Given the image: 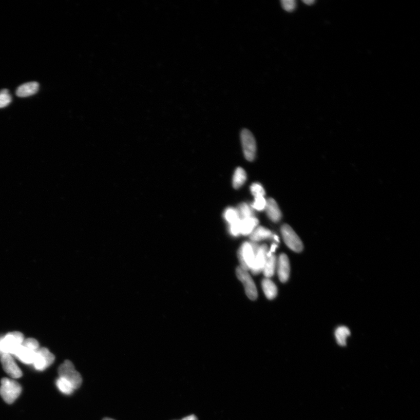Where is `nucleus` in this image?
Masks as SVG:
<instances>
[{
	"mask_svg": "<svg viewBox=\"0 0 420 420\" xmlns=\"http://www.w3.org/2000/svg\"><path fill=\"white\" fill-rule=\"evenodd\" d=\"M259 246L256 242L243 243L238 251V259L242 269L251 271Z\"/></svg>",
	"mask_w": 420,
	"mask_h": 420,
	"instance_id": "obj_1",
	"label": "nucleus"
},
{
	"mask_svg": "<svg viewBox=\"0 0 420 420\" xmlns=\"http://www.w3.org/2000/svg\"><path fill=\"white\" fill-rule=\"evenodd\" d=\"M22 392V387L14 380L4 378L1 380L0 395L8 404H12Z\"/></svg>",
	"mask_w": 420,
	"mask_h": 420,
	"instance_id": "obj_2",
	"label": "nucleus"
},
{
	"mask_svg": "<svg viewBox=\"0 0 420 420\" xmlns=\"http://www.w3.org/2000/svg\"><path fill=\"white\" fill-rule=\"evenodd\" d=\"M58 372L60 378L67 380L75 390L80 388L82 385V376L78 371H76L73 364L69 360H66L59 367Z\"/></svg>",
	"mask_w": 420,
	"mask_h": 420,
	"instance_id": "obj_3",
	"label": "nucleus"
},
{
	"mask_svg": "<svg viewBox=\"0 0 420 420\" xmlns=\"http://www.w3.org/2000/svg\"><path fill=\"white\" fill-rule=\"evenodd\" d=\"M24 340V335L19 332H13L7 334L0 340V353L14 355Z\"/></svg>",
	"mask_w": 420,
	"mask_h": 420,
	"instance_id": "obj_4",
	"label": "nucleus"
},
{
	"mask_svg": "<svg viewBox=\"0 0 420 420\" xmlns=\"http://www.w3.org/2000/svg\"><path fill=\"white\" fill-rule=\"evenodd\" d=\"M282 238L287 246L295 252H301L303 250L301 240L290 226L287 224L281 227Z\"/></svg>",
	"mask_w": 420,
	"mask_h": 420,
	"instance_id": "obj_5",
	"label": "nucleus"
},
{
	"mask_svg": "<svg viewBox=\"0 0 420 420\" xmlns=\"http://www.w3.org/2000/svg\"><path fill=\"white\" fill-rule=\"evenodd\" d=\"M241 139L244 155L249 161L255 160L256 153V143L255 137L247 129H243L241 134Z\"/></svg>",
	"mask_w": 420,
	"mask_h": 420,
	"instance_id": "obj_6",
	"label": "nucleus"
},
{
	"mask_svg": "<svg viewBox=\"0 0 420 420\" xmlns=\"http://www.w3.org/2000/svg\"><path fill=\"white\" fill-rule=\"evenodd\" d=\"M238 279L242 282L245 287V293L249 298L255 300L258 298V291L250 274L248 272L238 267L236 271Z\"/></svg>",
	"mask_w": 420,
	"mask_h": 420,
	"instance_id": "obj_7",
	"label": "nucleus"
},
{
	"mask_svg": "<svg viewBox=\"0 0 420 420\" xmlns=\"http://www.w3.org/2000/svg\"><path fill=\"white\" fill-rule=\"evenodd\" d=\"M54 359V355L48 349H39L36 351L33 365L37 371H44L53 363Z\"/></svg>",
	"mask_w": 420,
	"mask_h": 420,
	"instance_id": "obj_8",
	"label": "nucleus"
},
{
	"mask_svg": "<svg viewBox=\"0 0 420 420\" xmlns=\"http://www.w3.org/2000/svg\"><path fill=\"white\" fill-rule=\"evenodd\" d=\"M3 369L11 378L18 379L23 376V372L10 354H3L1 358Z\"/></svg>",
	"mask_w": 420,
	"mask_h": 420,
	"instance_id": "obj_9",
	"label": "nucleus"
},
{
	"mask_svg": "<svg viewBox=\"0 0 420 420\" xmlns=\"http://www.w3.org/2000/svg\"><path fill=\"white\" fill-rule=\"evenodd\" d=\"M268 247L266 245L259 246L257 251L255 258L253 263L251 271L257 275L263 272L265 261L268 258Z\"/></svg>",
	"mask_w": 420,
	"mask_h": 420,
	"instance_id": "obj_10",
	"label": "nucleus"
},
{
	"mask_svg": "<svg viewBox=\"0 0 420 420\" xmlns=\"http://www.w3.org/2000/svg\"><path fill=\"white\" fill-rule=\"evenodd\" d=\"M290 273V265L288 257L285 254H281L278 261V276L282 282L289 280Z\"/></svg>",
	"mask_w": 420,
	"mask_h": 420,
	"instance_id": "obj_11",
	"label": "nucleus"
},
{
	"mask_svg": "<svg viewBox=\"0 0 420 420\" xmlns=\"http://www.w3.org/2000/svg\"><path fill=\"white\" fill-rule=\"evenodd\" d=\"M36 351L29 349L22 344L16 351L14 355L24 364H33Z\"/></svg>",
	"mask_w": 420,
	"mask_h": 420,
	"instance_id": "obj_12",
	"label": "nucleus"
},
{
	"mask_svg": "<svg viewBox=\"0 0 420 420\" xmlns=\"http://www.w3.org/2000/svg\"><path fill=\"white\" fill-rule=\"evenodd\" d=\"M258 224L259 220L255 217L240 220V234L245 236L250 235Z\"/></svg>",
	"mask_w": 420,
	"mask_h": 420,
	"instance_id": "obj_13",
	"label": "nucleus"
},
{
	"mask_svg": "<svg viewBox=\"0 0 420 420\" xmlns=\"http://www.w3.org/2000/svg\"><path fill=\"white\" fill-rule=\"evenodd\" d=\"M40 84L37 82H30L21 85L16 91V95L25 98L35 95L38 91Z\"/></svg>",
	"mask_w": 420,
	"mask_h": 420,
	"instance_id": "obj_14",
	"label": "nucleus"
},
{
	"mask_svg": "<svg viewBox=\"0 0 420 420\" xmlns=\"http://www.w3.org/2000/svg\"><path fill=\"white\" fill-rule=\"evenodd\" d=\"M265 210L268 216L274 222H277L281 220L282 214L279 207L275 200L273 199H269L267 200L266 206H265Z\"/></svg>",
	"mask_w": 420,
	"mask_h": 420,
	"instance_id": "obj_15",
	"label": "nucleus"
},
{
	"mask_svg": "<svg viewBox=\"0 0 420 420\" xmlns=\"http://www.w3.org/2000/svg\"><path fill=\"white\" fill-rule=\"evenodd\" d=\"M250 235L252 242L256 243V242L273 238V235L269 230L263 226H259L256 227Z\"/></svg>",
	"mask_w": 420,
	"mask_h": 420,
	"instance_id": "obj_16",
	"label": "nucleus"
},
{
	"mask_svg": "<svg viewBox=\"0 0 420 420\" xmlns=\"http://www.w3.org/2000/svg\"><path fill=\"white\" fill-rule=\"evenodd\" d=\"M264 293L269 299L275 298L277 295V288L275 284L269 279L265 278L262 281Z\"/></svg>",
	"mask_w": 420,
	"mask_h": 420,
	"instance_id": "obj_17",
	"label": "nucleus"
},
{
	"mask_svg": "<svg viewBox=\"0 0 420 420\" xmlns=\"http://www.w3.org/2000/svg\"><path fill=\"white\" fill-rule=\"evenodd\" d=\"M276 263L277 261L275 255L273 254L268 256L262 272L266 278H271L274 275V272H275Z\"/></svg>",
	"mask_w": 420,
	"mask_h": 420,
	"instance_id": "obj_18",
	"label": "nucleus"
},
{
	"mask_svg": "<svg viewBox=\"0 0 420 420\" xmlns=\"http://www.w3.org/2000/svg\"><path fill=\"white\" fill-rule=\"evenodd\" d=\"M246 180V174L245 170L242 168H238L235 170L233 177V186L235 188L241 187Z\"/></svg>",
	"mask_w": 420,
	"mask_h": 420,
	"instance_id": "obj_19",
	"label": "nucleus"
},
{
	"mask_svg": "<svg viewBox=\"0 0 420 420\" xmlns=\"http://www.w3.org/2000/svg\"><path fill=\"white\" fill-rule=\"evenodd\" d=\"M350 331L346 327H338L335 332V337L337 343L341 346L346 345L347 338L350 335Z\"/></svg>",
	"mask_w": 420,
	"mask_h": 420,
	"instance_id": "obj_20",
	"label": "nucleus"
},
{
	"mask_svg": "<svg viewBox=\"0 0 420 420\" xmlns=\"http://www.w3.org/2000/svg\"><path fill=\"white\" fill-rule=\"evenodd\" d=\"M56 385L60 391L67 395H71L75 390L70 383L60 377L56 380Z\"/></svg>",
	"mask_w": 420,
	"mask_h": 420,
	"instance_id": "obj_21",
	"label": "nucleus"
},
{
	"mask_svg": "<svg viewBox=\"0 0 420 420\" xmlns=\"http://www.w3.org/2000/svg\"><path fill=\"white\" fill-rule=\"evenodd\" d=\"M224 218L230 225H232L241 220L237 209L233 207H229L225 209Z\"/></svg>",
	"mask_w": 420,
	"mask_h": 420,
	"instance_id": "obj_22",
	"label": "nucleus"
},
{
	"mask_svg": "<svg viewBox=\"0 0 420 420\" xmlns=\"http://www.w3.org/2000/svg\"><path fill=\"white\" fill-rule=\"evenodd\" d=\"M240 219L251 218L254 216V210L250 205L246 203H242L239 205L237 209Z\"/></svg>",
	"mask_w": 420,
	"mask_h": 420,
	"instance_id": "obj_23",
	"label": "nucleus"
},
{
	"mask_svg": "<svg viewBox=\"0 0 420 420\" xmlns=\"http://www.w3.org/2000/svg\"><path fill=\"white\" fill-rule=\"evenodd\" d=\"M12 101V98L7 89H2L0 91V108H5L9 105Z\"/></svg>",
	"mask_w": 420,
	"mask_h": 420,
	"instance_id": "obj_24",
	"label": "nucleus"
},
{
	"mask_svg": "<svg viewBox=\"0 0 420 420\" xmlns=\"http://www.w3.org/2000/svg\"><path fill=\"white\" fill-rule=\"evenodd\" d=\"M267 200L264 196L256 197L254 203L252 204V208L258 210V211H263L266 206Z\"/></svg>",
	"mask_w": 420,
	"mask_h": 420,
	"instance_id": "obj_25",
	"label": "nucleus"
},
{
	"mask_svg": "<svg viewBox=\"0 0 420 420\" xmlns=\"http://www.w3.org/2000/svg\"><path fill=\"white\" fill-rule=\"evenodd\" d=\"M251 191L252 194L255 196V198L258 196H264L265 195L264 188L258 183L252 184L251 187Z\"/></svg>",
	"mask_w": 420,
	"mask_h": 420,
	"instance_id": "obj_26",
	"label": "nucleus"
},
{
	"mask_svg": "<svg viewBox=\"0 0 420 420\" xmlns=\"http://www.w3.org/2000/svg\"><path fill=\"white\" fill-rule=\"evenodd\" d=\"M281 3L283 9L287 12H292L296 8V2L294 0H282Z\"/></svg>",
	"mask_w": 420,
	"mask_h": 420,
	"instance_id": "obj_27",
	"label": "nucleus"
},
{
	"mask_svg": "<svg viewBox=\"0 0 420 420\" xmlns=\"http://www.w3.org/2000/svg\"><path fill=\"white\" fill-rule=\"evenodd\" d=\"M23 345L28 347V348L35 351L39 349V346H40L37 341L32 338H27V339L24 340L23 342Z\"/></svg>",
	"mask_w": 420,
	"mask_h": 420,
	"instance_id": "obj_28",
	"label": "nucleus"
},
{
	"mask_svg": "<svg viewBox=\"0 0 420 420\" xmlns=\"http://www.w3.org/2000/svg\"><path fill=\"white\" fill-rule=\"evenodd\" d=\"M239 221L240 220L232 225H230V232L234 237H238L240 235Z\"/></svg>",
	"mask_w": 420,
	"mask_h": 420,
	"instance_id": "obj_29",
	"label": "nucleus"
},
{
	"mask_svg": "<svg viewBox=\"0 0 420 420\" xmlns=\"http://www.w3.org/2000/svg\"><path fill=\"white\" fill-rule=\"evenodd\" d=\"M277 247V244H273L272 246H271V250L268 251V256L273 255V253L276 251Z\"/></svg>",
	"mask_w": 420,
	"mask_h": 420,
	"instance_id": "obj_30",
	"label": "nucleus"
},
{
	"mask_svg": "<svg viewBox=\"0 0 420 420\" xmlns=\"http://www.w3.org/2000/svg\"><path fill=\"white\" fill-rule=\"evenodd\" d=\"M181 420H198L195 415H188V416L183 418Z\"/></svg>",
	"mask_w": 420,
	"mask_h": 420,
	"instance_id": "obj_31",
	"label": "nucleus"
},
{
	"mask_svg": "<svg viewBox=\"0 0 420 420\" xmlns=\"http://www.w3.org/2000/svg\"><path fill=\"white\" fill-rule=\"evenodd\" d=\"M303 3L306 4L307 5H312L315 2L312 1V0H306V1H303Z\"/></svg>",
	"mask_w": 420,
	"mask_h": 420,
	"instance_id": "obj_32",
	"label": "nucleus"
},
{
	"mask_svg": "<svg viewBox=\"0 0 420 420\" xmlns=\"http://www.w3.org/2000/svg\"><path fill=\"white\" fill-rule=\"evenodd\" d=\"M273 238L274 239V241H276V242H277V243L279 242V239H278V237L277 235H273Z\"/></svg>",
	"mask_w": 420,
	"mask_h": 420,
	"instance_id": "obj_33",
	"label": "nucleus"
},
{
	"mask_svg": "<svg viewBox=\"0 0 420 420\" xmlns=\"http://www.w3.org/2000/svg\"><path fill=\"white\" fill-rule=\"evenodd\" d=\"M102 420H115V419H112V418H105L103 419Z\"/></svg>",
	"mask_w": 420,
	"mask_h": 420,
	"instance_id": "obj_34",
	"label": "nucleus"
}]
</instances>
